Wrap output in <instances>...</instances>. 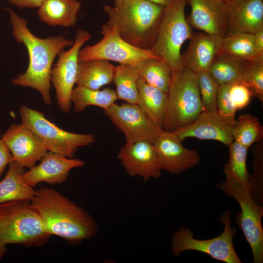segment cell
I'll use <instances>...</instances> for the list:
<instances>
[{
  "mask_svg": "<svg viewBox=\"0 0 263 263\" xmlns=\"http://www.w3.org/2000/svg\"><path fill=\"white\" fill-rule=\"evenodd\" d=\"M234 124L217 111H203L191 124L174 132L181 141L187 138L194 137L216 140L228 146L234 141Z\"/></svg>",
  "mask_w": 263,
  "mask_h": 263,
  "instance_id": "obj_16",
  "label": "cell"
},
{
  "mask_svg": "<svg viewBox=\"0 0 263 263\" xmlns=\"http://www.w3.org/2000/svg\"><path fill=\"white\" fill-rule=\"evenodd\" d=\"M12 28V35L19 43L26 47L29 63L26 71L12 79L14 86L30 87L38 92L45 104H52L50 95L51 72L55 57L65 48L71 47L74 41L59 35L44 38L35 36L27 27V20L6 9Z\"/></svg>",
  "mask_w": 263,
  "mask_h": 263,
  "instance_id": "obj_1",
  "label": "cell"
},
{
  "mask_svg": "<svg viewBox=\"0 0 263 263\" xmlns=\"http://www.w3.org/2000/svg\"><path fill=\"white\" fill-rule=\"evenodd\" d=\"M117 158L131 176H138L147 182L150 178L158 179L161 175L162 169L151 142L126 143L120 149Z\"/></svg>",
  "mask_w": 263,
  "mask_h": 263,
  "instance_id": "obj_15",
  "label": "cell"
},
{
  "mask_svg": "<svg viewBox=\"0 0 263 263\" xmlns=\"http://www.w3.org/2000/svg\"><path fill=\"white\" fill-rule=\"evenodd\" d=\"M223 38L205 32L192 33L182 60L184 67L198 73L208 72L211 64L221 54Z\"/></svg>",
  "mask_w": 263,
  "mask_h": 263,
  "instance_id": "obj_19",
  "label": "cell"
},
{
  "mask_svg": "<svg viewBox=\"0 0 263 263\" xmlns=\"http://www.w3.org/2000/svg\"><path fill=\"white\" fill-rule=\"evenodd\" d=\"M139 78V76L134 66L120 64L115 66L113 81L116 87L115 92L117 99L137 105V81Z\"/></svg>",
  "mask_w": 263,
  "mask_h": 263,
  "instance_id": "obj_28",
  "label": "cell"
},
{
  "mask_svg": "<svg viewBox=\"0 0 263 263\" xmlns=\"http://www.w3.org/2000/svg\"><path fill=\"white\" fill-rule=\"evenodd\" d=\"M231 212L225 211L220 221L225 226L219 236L207 240H198L188 228L180 227L174 231L171 243V252L178 256L182 252L194 250L207 254L213 259L226 263H241L234 247L233 240L237 232L231 227Z\"/></svg>",
  "mask_w": 263,
  "mask_h": 263,
  "instance_id": "obj_7",
  "label": "cell"
},
{
  "mask_svg": "<svg viewBox=\"0 0 263 263\" xmlns=\"http://www.w3.org/2000/svg\"><path fill=\"white\" fill-rule=\"evenodd\" d=\"M134 66L139 78L145 83L167 93L171 80V72L161 58H148Z\"/></svg>",
  "mask_w": 263,
  "mask_h": 263,
  "instance_id": "obj_27",
  "label": "cell"
},
{
  "mask_svg": "<svg viewBox=\"0 0 263 263\" xmlns=\"http://www.w3.org/2000/svg\"><path fill=\"white\" fill-rule=\"evenodd\" d=\"M114 6H118L127 0H113Z\"/></svg>",
  "mask_w": 263,
  "mask_h": 263,
  "instance_id": "obj_42",
  "label": "cell"
},
{
  "mask_svg": "<svg viewBox=\"0 0 263 263\" xmlns=\"http://www.w3.org/2000/svg\"><path fill=\"white\" fill-rule=\"evenodd\" d=\"M229 94L237 111L246 107L252 97L248 88L242 83L229 84Z\"/></svg>",
  "mask_w": 263,
  "mask_h": 263,
  "instance_id": "obj_36",
  "label": "cell"
},
{
  "mask_svg": "<svg viewBox=\"0 0 263 263\" xmlns=\"http://www.w3.org/2000/svg\"><path fill=\"white\" fill-rule=\"evenodd\" d=\"M7 252L6 245L0 240V261H1Z\"/></svg>",
  "mask_w": 263,
  "mask_h": 263,
  "instance_id": "obj_41",
  "label": "cell"
},
{
  "mask_svg": "<svg viewBox=\"0 0 263 263\" xmlns=\"http://www.w3.org/2000/svg\"><path fill=\"white\" fill-rule=\"evenodd\" d=\"M252 149L253 169L250 175L249 189L253 199L259 204L263 203V139L254 144Z\"/></svg>",
  "mask_w": 263,
  "mask_h": 263,
  "instance_id": "obj_33",
  "label": "cell"
},
{
  "mask_svg": "<svg viewBox=\"0 0 263 263\" xmlns=\"http://www.w3.org/2000/svg\"><path fill=\"white\" fill-rule=\"evenodd\" d=\"M19 114L22 123L44 141L50 151L71 158L79 148L91 146L95 142L94 135L63 130L42 112L26 106L20 107Z\"/></svg>",
  "mask_w": 263,
  "mask_h": 263,
  "instance_id": "obj_8",
  "label": "cell"
},
{
  "mask_svg": "<svg viewBox=\"0 0 263 263\" xmlns=\"http://www.w3.org/2000/svg\"><path fill=\"white\" fill-rule=\"evenodd\" d=\"M228 147L229 159L223 169L225 178L234 180L249 188L250 174L246 167L248 149L234 140Z\"/></svg>",
  "mask_w": 263,
  "mask_h": 263,
  "instance_id": "obj_29",
  "label": "cell"
},
{
  "mask_svg": "<svg viewBox=\"0 0 263 263\" xmlns=\"http://www.w3.org/2000/svg\"><path fill=\"white\" fill-rule=\"evenodd\" d=\"M203 111L196 73L185 67L171 72L162 130L175 132L191 124Z\"/></svg>",
  "mask_w": 263,
  "mask_h": 263,
  "instance_id": "obj_4",
  "label": "cell"
},
{
  "mask_svg": "<svg viewBox=\"0 0 263 263\" xmlns=\"http://www.w3.org/2000/svg\"><path fill=\"white\" fill-rule=\"evenodd\" d=\"M225 3L228 35L254 34L263 28V0H233Z\"/></svg>",
  "mask_w": 263,
  "mask_h": 263,
  "instance_id": "obj_20",
  "label": "cell"
},
{
  "mask_svg": "<svg viewBox=\"0 0 263 263\" xmlns=\"http://www.w3.org/2000/svg\"><path fill=\"white\" fill-rule=\"evenodd\" d=\"M101 34L103 38L99 41L80 49L79 61L98 59L135 66L148 58H160L150 50L141 49L130 44L107 24L103 25Z\"/></svg>",
  "mask_w": 263,
  "mask_h": 263,
  "instance_id": "obj_11",
  "label": "cell"
},
{
  "mask_svg": "<svg viewBox=\"0 0 263 263\" xmlns=\"http://www.w3.org/2000/svg\"><path fill=\"white\" fill-rule=\"evenodd\" d=\"M19 8H39L45 0H6Z\"/></svg>",
  "mask_w": 263,
  "mask_h": 263,
  "instance_id": "obj_38",
  "label": "cell"
},
{
  "mask_svg": "<svg viewBox=\"0 0 263 263\" xmlns=\"http://www.w3.org/2000/svg\"><path fill=\"white\" fill-rule=\"evenodd\" d=\"M181 142L174 132L164 131L153 141L162 170L179 175L200 163L198 151Z\"/></svg>",
  "mask_w": 263,
  "mask_h": 263,
  "instance_id": "obj_14",
  "label": "cell"
},
{
  "mask_svg": "<svg viewBox=\"0 0 263 263\" xmlns=\"http://www.w3.org/2000/svg\"><path fill=\"white\" fill-rule=\"evenodd\" d=\"M246 61L221 54L211 64L208 73L219 85L242 83Z\"/></svg>",
  "mask_w": 263,
  "mask_h": 263,
  "instance_id": "obj_26",
  "label": "cell"
},
{
  "mask_svg": "<svg viewBox=\"0 0 263 263\" xmlns=\"http://www.w3.org/2000/svg\"><path fill=\"white\" fill-rule=\"evenodd\" d=\"M104 112L124 134L128 144L139 141L152 143L163 131L154 125L136 104L114 103Z\"/></svg>",
  "mask_w": 263,
  "mask_h": 263,
  "instance_id": "obj_12",
  "label": "cell"
},
{
  "mask_svg": "<svg viewBox=\"0 0 263 263\" xmlns=\"http://www.w3.org/2000/svg\"><path fill=\"white\" fill-rule=\"evenodd\" d=\"M234 140L247 149L263 139V127L259 119L250 113L241 115L233 128Z\"/></svg>",
  "mask_w": 263,
  "mask_h": 263,
  "instance_id": "obj_31",
  "label": "cell"
},
{
  "mask_svg": "<svg viewBox=\"0 0 263 263\" xmlns=\"http://www.w3.org/2000/svg\"><path fill=\"white\" fill-rule=\"evenodd\" d=\"M13 160L12 155L3 140L0 131V176L6 167Z\"/></svg>",
  "mask_w": 263,
  "mask_h": 263,
  "instance_id": "obj_37",
  "label": "cell"
},
{
  "mask_svg": "<svg viewBox=\"0 0 263 263\" xmlns=\"http://www.w3.org/2000/svg\"><path fill=\"white\" fill-rule=\"evenodd\" d=\"M254 35L257 50L260 54H263V28L256 32Z\"/></svg>",
  "mask_w": 263,
  "mask_h": 263,
  "instance_id": "obj_39",
  "label": "cell"
},
{
  "mask_svg": "<svg viewBox=\"0 0 263 263\" xmlns=\"http://www.w3.org/2000/svg\"><path fill=\"white\" fill-rule=\"evenodd\" d=\"M187 3L191 11L187 19L191 27L223 38L228 35L224 1L187 0Z\"/></svg>",
  "mask_w": 263,
  "mask_h": 263,
  "instance_id": "obj_17",
  "label": "cell"
},
{
  "mask_svg": "<svg viewBox=\"0 0 263 263\" xmlns=\"http://www.w3.org/2000/svg\"><path fill=\"white\" fill-rule=\"evenodd\" d=\"M218 188L238 202L241 211L237 214L235 223L242 229L251 249L254 263L263 262V229L262 218L263 207L253 198L249 188L237 181L225 178Z\"/></svg>",
  "mask_w": 263,
  "mask_h": 263,
  "instance_id": "obj_9",
  "label": "cell"
},
{
  "mask_svg": "<svg viewBox=\"0 0 263 263\" xmlns=\"http://www.w3.org/2000/svg\"></svg>",
  "mask_w": 263,
  "mask_h": 263,
  "instance_id": "obj_44",
  "label": "cell"
},
{
  "mask_svg": "<svg viewBox=\"0 0 263 263\" xmlns=\"http://www.w3.org/2000/svg\"><path fill=\"white\" fill-rule=\"evenodd\" d=\"M40 161L38 165L23 174L26 183L33 188L43 182L51 185L62 184L67 180L70 170L85 164L82 160L68 158L50 151Z\"/></svg>",
  "mask_w": 263,
  "mask_h": 263,
  "instance_id": "obj_18",
  "label": "cell"
},
{
  "mask_svg": "<svg viewBox=\"0 0 263 263\" xmlns=\"http://www.w3.org/2000/svg\"><path fill=\"white\" fill-rule=\"evenodd\" d=\"M221 54L244 60H249L260 54L255 44L254 34L239 33L228 35L223 39Z\"/></svg>",
  "mask_w": 263,
  "mask_h": 263,
  "instance_id": "obj_30",
  "label": "cell"
},
{
  "mask_svg": "<svg viewBox=\"0 0 263 263\" xmlns=\"http://www.w3.org/2000/svg\"><path fill=\"white\" fill-rule=\"evenodd\" d=\"M187 0H176L165 7L150 51L161 58L171 72L184 68L181 49L192 32L185 16Z\"/></svg>",
  "mask_w": 263,
  "mask_h": 263,
  "instance_id": "obj_6",
  "label": "cell"
},
{
  "mask_svg": "<svg viewBox=\"0 0 263 263\" xmlns=\"http://www.w3.org/2000/svg\"><path fill=\"white\" fill-rule=\"evenodd\" d=\"M91 38L87 31L77 30L71 48L68 51L63 50L58 54L57 61L52 68L51 83L56 91L58 108L65 113L69 112L71 107V94L76 84L79 52Z\"/></svg>",
  "mask_w": 263,
  "mask_h": 263,
  "instance_id": "obj_10",
  "label": "cell"
},
{
  "mask_svg": "<svg viewBox=\"0 0 263 263\" xmlns=\"http://www.w3.org/2000/svg\"><path fill=\"white\" fill-rule=\"evenodd\" d=\"M222 0L224 1L225 2H227L232 1L233 0Z\"/></svg>",
  "mask_w": 263,
  "mask_h": 263,
  "instance_id": "obj_43",
  "label": "cell"
},
{
  "mask_svg": "<svg viewBox=\"0 0 263 263\" xmlns=\"http://www.w3.org/2000/svg\"><path fill=\"white\" fill-rule=\"evenodd\" d=\"M2 137L14 161L24 168L36 166L49 151L44 141L22 123L10 125Z\"/></svg>",
  "mask_w": 263,
  "mask_h": 263,
  "instance_id": "obj_13",
  "label": "cell"
},
{
  "mask_svg": "<svg viewBox=\"0 0 263 263\" xmlns=\"http://www.w3.org/2000/svg\"><path fill=\"white\" fill-rule=\"evenodd\" d=\"M106 24L124 40L150 50L155 39L165 7L148 0H127L118 6L105 5Z\"/></svg>",
  "mask_w": 263,
  "mask_h": 263,
  "instance_id": "obj_3",
  "label": "cell"
},
{
  "mask_svg": "<svg viewBox=\"0 0 263 263\" xmlns=\"http://www.w3.org/2000/svg\"><path fill=\"white\" fill-rule=\"evenodd\" d=\"M30 204L50 235L77 244L97 233L98 226L92 216L54 188L41 186L36 190Z\"/></svg>",
  "mask_w": 263,
  "mask_h": 263,
  "instance_id": "obj_2",
  "label": "cell"
},
{
  "mask_svg": "<svg viewBox=\"0 0 263 263\" xmlns=\"http://www.w3.org/2000/svg\"><path fill=\"white\" fill-rule=\"evenodd\" d=\"M197 83L204 111H217L219 85L208 72L196 73Z\"/></svg>",
  "mask_w": 263,
  "mask_h": 263,
  "instance_id": "obj_34",
  "label": "cell"
},
{
  "mask_svg": "<svg viewBox=\"0 0 263 263\" xmlns=\"http://www.w3.org/2000/svg\"><path fill=\"white\" fill-rule=\"evenodd\" d=\"M117 99L115 91L110 88L100 90L77 85L71 94V102L75 113L82 112L89 106H97L104 110L115 103Z\"/></svg>",
  "mask_w": 263,
  "mask_h": 263,
  "instance_id": "obj_25",
  "label": "cell"
},
{
  "mask_svg": "<svg viewBox=\"0 0 263 263\" xmlns=\"http://www.w3.org/2000/svg\"><path fill=\"white\" fill-rule=\"evenodd\" d=\"M138 106L148 118L162 129L167 103V93L148 85L141 79L137 81Z\"/></svg>",
  "mask_w": 263,
  "mask_h": 263,
  "instance_id": "obj_24",
  "label": "cell"
},
{
  "mask_svg": "<svg viewBox=\"0 0 263 263\" xmlns=\"http://www.w3.org/2000/svg\"><path fill=\"white\" fill-rule=\"evenodd\" d=\"M24 168L16 161L8 165L7 173L0 181V204L17 200L30 201L36 190L28 185L23 177Z\"/></svg>",
  "mask_w": 263,
  "mask_h": 263,
  "instance_id": "obj_23",
  "label": "cell"
},
{
  "mask_svg": "<svg viewBox=\"0 0 263 263\" xmlns=\"http://www.w3.org/2000/svg\"><path fill=\"white\" fill-rule=\"evenodd\" d=\"M163 7H166L176 0H148Z\"/></svg>",
  "mask_w": 263,
  "mask_h": 263,
  "instance_id": "obj_40",
  "label": "cell"
},
{
  "mask_svg": "<svg viewBox=\"0 0 263 263\" xmlns=\"http://www.w3.org/2000/svg\"><path fill=\"white\" fill-rule=\"evenodd\" d=\"M50 236L30 201L17 200L0 204V240L5 245L42 246Z\"/></svg>",
  "mask_w": 263,
  "mask_h": 263,
  "instance_id": "obj_5",
  "label": "cell"
},
{
  "mask_svg": "<svg viewBox=\"0 0 263 263\" xmlns=\"http://www.w3.org/2000/svg\"><path fill=\"white\" fill-rule=\"evenodd\" d=\"M217 111L222 116L229 121L235 123V108L230 98L229 84L219 85L217 95Z\"/></svg>",
  "mask_w": 263,
  "mask_h": 263,
  "instance_id": "obj_35",
  "label": "cell"
},
{
  "mask_svg": "<svg viewBox=\"0 0 263 263\" xmlns=\"http://www.w3.org/2000/svg\"><path fill=\"white\" fill-rule=\"evenodd\" d=\"M78 0H45L37 11L39 19L52 26L70 27L77 22Z\"/></svg>",
  "mask_w": 263,
  "mask_h": 263,
  "instance_id": "obj_21",
  "label": "cell"
},
{
  "mask_svg": "<svg viewBox=\"0 0 263 263\" xmlns=\"http://www.w3.org/2000/svg\"><path fill=\"white\" fill-rule=\"evenodd\" d=\"M115 69L108 60H79L76 84L98 90L113 81Z\"/></svg>",
  "mask_w": 263,
  "mask_h": 263,
  "instance_id": "obj_22",
  "label": "cell"
},
{
  "mask_svg": "<svg viewBox=\"0 0 263 263\" xmlns=\"http://www.w3.org/2000/svg\"><path fill=\"white\" fill-rule=\"evenodd\" d=\"M242 83L248 88L252 97L263 101V55L246 61Z\"/></svg>",
  "mask_w": 263,
  "mask_h": 263,
  "instance_id": "obj_32",
  "label": "cell"
}]
</instances>
